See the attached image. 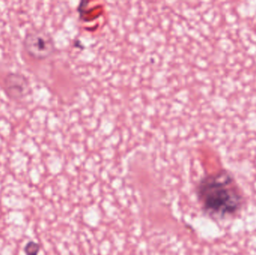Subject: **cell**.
Segmentation results:
<instances>
[{
	"mask_svg": "<svg viewBox=\"0 0 256 255\" xmlns=\"http://www.w3.org/2000/svg\"><path fill=\"white\" fill-rule=\"evenodd\" d=\"M6 95L10 100L18 101L25 98L31 92L28 78L20 72H10L3 80Z\"/></svg>",
	"mask_w": 256,
	"mask_h": 255,
	"instance_id": "cell-3",
	"label": "cell"
},
{
	"mask_svg": "<svg viewBox=\"0 0 256 255\" xmlns=\"http://www.w3.org/2000/svg\"><path fill=\"white\" fill-rule=\"evenodd\" d=\"M40 247L37 243L30 241L24 247V253L26 255H38L40 252Z\"/></svg>",
	"mask_w": 256,
	"mask_h": 255,
	"instance_id": "cell-4",
	"label": "cell"
},
{
	"mask_svg": "<svg viewBox=\"0 0 256 255\" xmlns=\"http://www.w3.org/2000/svg\"><path fill=\"white\" fill-rule=\"evenodd\" d=\"M24 49L32 58L43 60L55 52V43L52 36L42 28L30 29L24 36Z\"/></svg>",
	"mask_w": 256,
	"mask_h": 255,
	"instance_id": "cell-2",
	"label": "cell"
},
{
	"mask_svg": "<svg viewBox=\"0 0 256 255\" xmlns=\"http://www.w3.org/2000/svg\"><path fill=\"white\" fill-rule=\"evenodd\" d=\"M196 196L204 214L224 219L238 213L244 199L234 178L226 171L207 175L196 187Z\"/></svg>",
	"mask_w": 256,
	"mask_h": 255,
	"instance_id": "cell-1",
	"label": "cell"
}]
</instances>
